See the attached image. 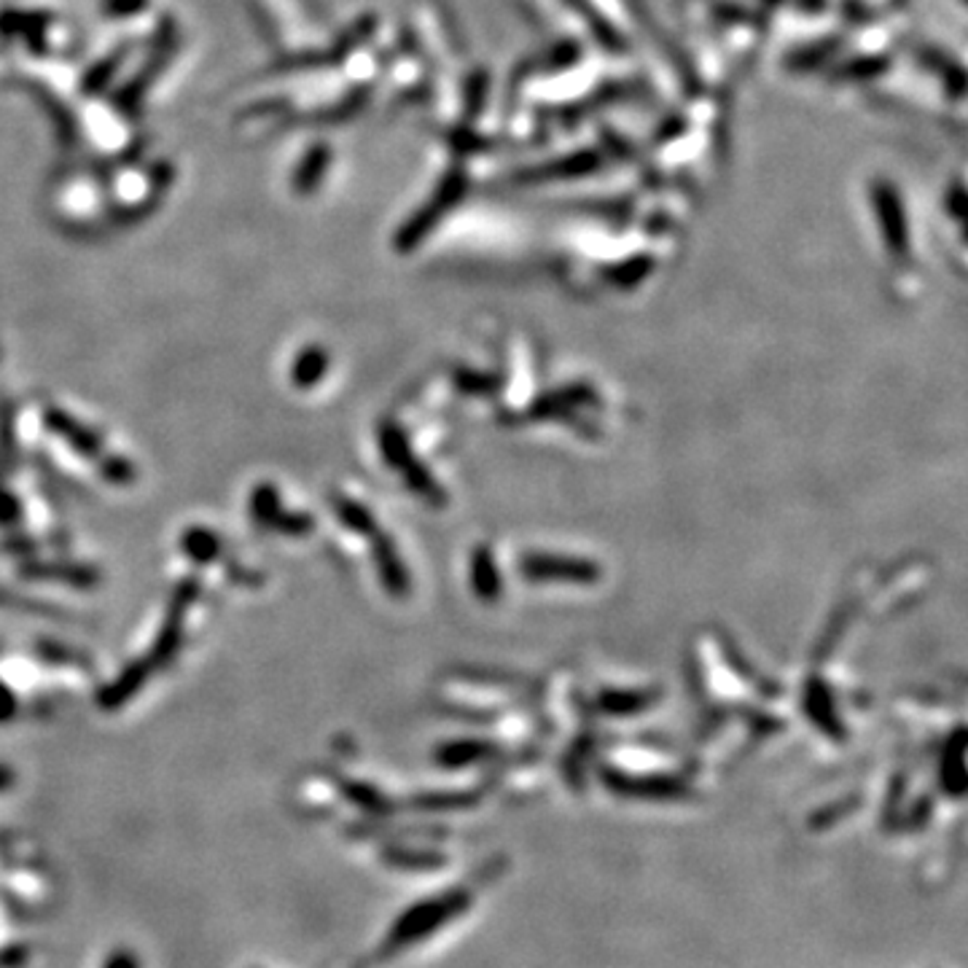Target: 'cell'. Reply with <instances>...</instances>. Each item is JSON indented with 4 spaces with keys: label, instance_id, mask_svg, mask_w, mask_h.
<instances>
[{
    "label": "cell",
    "instance_id": "3",
    "mask_svg": "<svg viewBox=\"0 0 968 968\" xmlns=\"http://www.w3.org/2000/svg\"><path fill=\"white\" fill-rule=\"evenodd\" d=\"M565 3L571 5L578 16H584V20H587L589 30H593V36L598 38L600 47H606L608 52H622L624 47H622V38H619V33L608 25L603 16H600L598 11L587 3V0H565Z\"/></svg>",
    "mask_w": 968,
    "mask_h": 968
},
{
    "label": "cell",
    "instance_id": "6",
    "mask_svg": "<svg viewBox=\"0 0 968 968\" xmlns=\"http://www.w3.org/2000/svg\"><path fill=\"white\" fill-rule=\"evenodd\" d=\"M471 94H474V103H469V109L474 111V116L480 114L482 111V103H484V94H487V76H484V73H476L474 76V81H471Z\"/></svg>",
    "mask_w": 968,
    "mask_h": 968
},
{
    "label": "cell",
    "instance_id": "7",
    "mask_svg": "<svg viewBox=\"0 0 968 968\" xmlns=\"http://www.w3.org/2000/svg\"><path fill=\"white\" fill-rule=\"evenodd\" d=\"M105 968H138V960H135V955L129 953H116L114 958L105 964Z\"/></svg>",
    "mask_w": 968,
    "mask_h": 968
},
{
    "label": "cell",
    "instance_id": "1",
    "mask_svg": "<svg viewBox=\"0 0 968 968\" xmlns=\"http://www.w3.org/2000/svg\"><path fill=\"white\" fill-rule=\"evenodd\" d=\"M871 202H875V213L880 218L888 245L896 253L907 251V218H904V207L896 189L886 181H877L875 189H871Z\"/></svg>",
    "mask_w": 968,
    "mask_h": 968
},
{
    "label": "cell",
    "instance_id": "8",
    "mask_svg": "<svg viewBox=\"0 0 968 968\" xmlns=\"http://www.w3.org/2000/svg\"><path fill=\"white\" fill-rule=\"evenodd\" d=\"M3 775H5V773H0V786H3V784H5V778H3Z\"/></svg>",
    "mask_w": 968,
    "mask_h": 968
},
{
    "label": "cell",
    "instance_id": "4",
    "mask_svg": "<svg viewBox=\"0 0 968 968\" xmlns=\"http://www.w3.org/2000/svg\"><path fill=\"white\" fill-rule=\"evenodd\" d=\"M831 52H835V43H818V47L799 49L797 54L788 58V62H791V67H797V71H813V67H818L820 62L829 60Z\"/></svg>",
    "mask_w": 968,
    "mask_h": 968
},
{
    "label": "cell",
    "instance_id": "5",
    "mask_svg": "<svg viewBox=\"0 0 968 968\" xmlns=\"http://www.w3.org/2000/svg\"><path fill=\"white\" fill-rule=\"evenodd\" d=\"M888 67V60L882 58H871V60H853L842 67V76L845 78H869V76H880L882 71Z\"/></svg>",
    "mask_w": 968,
    "mask_h": 968
},
{
    "label": "cell",
    "instance_id": "2",
    "mask_svg": "<svg viewBox=\"0 0 968 968\" xmlns=\"http://www.w3.org/2000/svg\"><path fill=\"white\" fill-rule=\"evenodd\" d=\"M600 167V156L593 151H582V154L562 156V160L549 162V165L533 167L522 176V181H568V178H582L589 176Z\"/></svg>",
    "mask_w": 968,
    "mask_h": 968
}]
</instances>
